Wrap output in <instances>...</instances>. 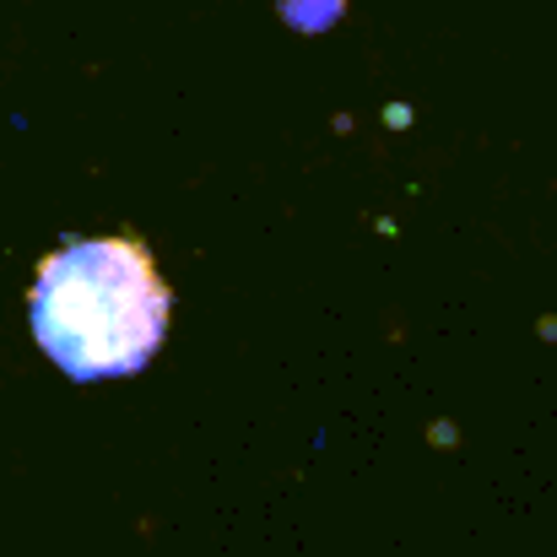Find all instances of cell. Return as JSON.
Returning a JSON list of instances; mask_svg holds the SVG:
<instances>
[{
  "label": "cell",
  "instance_id": "cell-1",
  "mask_svg": "<svg viewBox=\"0 0 557 557\" xmlns=\"http://www.w3.org/2000/svg\"><path fill=\"white\" fill-rule=\"evenodd\" d=\"M169 282L141 238H76L54 249L27 293L38 352L65 379L141 373L169 336Z\"/></svg>",
  "mask_w": 557,
  "mask_h": 557
}]
</instances>
